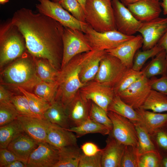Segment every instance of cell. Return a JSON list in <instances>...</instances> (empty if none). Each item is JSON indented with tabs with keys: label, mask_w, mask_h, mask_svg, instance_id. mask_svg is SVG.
<instances>
[{
	"label": "cell",
	"mask_w": 167,
	"mask_h": 167,
	"mask_svg": "<svg viewBox=\"0 0 167 167\" xmlns=\"http://www.w3.org/2000/svg\"><path fill=\"white\" fill-rule=\"evenodd\" d=\"M11 20L23 35L28 52L34 57L46 59L60 70L64 26L49 16L24 7L15 11Z\"/></svg>",
	"instance_id": "obj_1"
},
{
	"label": "cell",
	"mask_w": 167,
	"mask_h": 167,
	"mask_svg": "<svg viewBox=\"0 0 167 167\" xmlns=\"http://www.w3.org/2000/svg\"><path fill=\"white\" fill-rule=\"evenodd\" d=\"M91 51L75 56L59 71L57 80L58 87L55 100L61 101L66 107L85 84L80 81L79 74L83 64Z\"/></svg>",
	"instance_id": "obj_2"
},
{
	"label": "cell",
	"mask_w": 167,
	"mask_h": 167,
	"mask_svg": "<svg viewBox=\"0 0 167 167\" xmlns=\"http://www.w3.org/2000/svg\"><path fill=\"white\" fill-rule=\"evenodd\" d=\"M3 85L21 87L28 90L34 88L41 79L36 70L33 57L26 52L7 67L1 73Z\"/></svg>",
	"instance_id": "obj_3"
},
{
	"label": "cell",
	"mask_w": 167,
	"mask_h": 167,
	"mask_svg": "<svg viewBox=\"0 0 167 167\" xmlns=\"http://www.w3.org/2000/svg\"><path fill=\"white\" fill-rule=\"evenodd\" d=\"M27 49L25 39L11 19L0 25V66L22 56Z\"/></svg>",
	"instance_id": "obj_4"
},
{
	"label": "cell",
	"mask_w": 167,
	"mask_h": 167,
	"mask_svg": "<svg viewBox=\"0 0 167 167\" xmlns=\"http://www.w3.org/2000/svg\"><path fill=\"white\" fill-rule=\"evenodd\" d=\"M111 0H86L85 22L94 30L101 32L117 30Z\"/></svg>",
	"instance_id": "obj_5"
},
{
	"label": "cell",
	"mask_w": 167,
	"mask_h": 167,
	"mask_svg": "<svg viewBox=\"0 0 167 167\" xmlns=\"http://www.w3.org/2000/svg\"><path fill=\"white\" fill-rule=\"evenodd\" d=\"M64 27L63 56L61 69L75 56L93 50L83 32Z\"/></svg>",
	"instance_id": "obj_6"
},
{
	"label": "cell",
	"mask_w": 167,
	"mask_h": 167,
	"mask_svg": "<svg viewBox=\"0 0 167 167\" xmlns=\"http://www.w3.org/2000/svg\"><path fill=\"white\" fill-rule=\"evenodd\" d=\"M84 33L93 50L99 51L113 49L134 36L124 35L117 30L97 32L88 24L85 27Z\"/></svg>",
	"instance_id": "obj_7"
},
{
	"label": "cell",
	"mask_w": 167,
	"mask_h": 167,
	"mask_svg": "<svg viewBox=\"0 0 167 167\" xmlns=\"http://www.w3.org/2000/svg\"><path fill=\"white\" fill-rule=\"evenodd\" d=\"M36 7L38 12L58 21L64 27L84 32L86 23L80 21L65 9L58 2L50 0H37Z\"/></svg>",
	"instance_id": "obj_8"
},
{
	"label": "cell",
	"mask_w": 167,
	"mask_h": 167,
	"mask_svg": "<svg viewBox=\"0 0 167 167\" xmlns=\"http://www.w3.org/2000/svg\"><path fill=\"white\" fill-rule=\"evenodd\" d=\"M107 114L112 123L109 135L126 146L136 147L138 138L135 124L128 118L113 112L108 111Z\"/></svg>",
	"instance_id": "obj_9"
},
{
	"label": "cell",
	"mask_w": 167,
	"mask_h": 167,
	"mask_svg": "<svg viewBox=\"0 0 167 167\" xmlns=\"http://www.w3.org/2000/svg\"><path fill=\"white\" fill-rule=\"evenodd\" d=\"M127 68L118 58L106 52L101 61L94 80L113 88Z\"/></svg>",
	"instance_id": "obj_10"
},
{
	"label": "cell",
	"mask_w": 167,
	"mask_h": 167,
	"mask_svg": "<svg viewBox=\"0 0 167 167\" xmlns=\"http://www.w3.org/2000/svg\"><path fill=\"white\" fill-rule=\"evenodd\" d=\"M87 99L91 101L107 112L108 107L115 94L112 87L94 80L85 84L79 90Z\"/></svg>",
	"instance_id": "obj_11"
},
{
	"label": "cell",
	"mask_w": 167,
	"mask_h": 167,
	"mask_svg": "<svg viewBox=\"0 0 167 167\" xmlns=\"http://www.w3.org/2000/svg\"><path fill=\"white\" fill-rule=\"evenodd\" d=\"M117 30L127 36L138 32L142 22L137 19L119 0H112Z\"/></svg>",
	"instance_id": "obj_12"
},
{
	"label": "cell",
	"mask_w": 167,
	"mask_h": 167,
	"mask_svg": "<svg viewBox=\"0 0 167 167\" xmlns=\"http://www.w3.org/2000/svg\"><path fill=\"white\" fill-rule=\"evenodd\" d=\"M152 90L149 79L143 75L126 89L116 95L136 109L143 105Z\"/></svg>",
	"instance_id": "obj_13"
},
{
	"label": "cell",
	"mask_w": 167,
	"mask_h": 167,
	"mask_svg": "<svg viewBox=\"0 0 167 167\" xmlns=\"http://www.w3.org/2000/svg\"><path fill=\"white\" fill-rule=\"evenodd\" d=\"M167 31V18L158 17L142 22L138 32L143 38V50L155 46Z\"/></svg>",
	"instance_id": "obj_14"
},
{
	"label": "cell",
	"mask_w": 167,
	"mask_h": 167,
	"mask_svg": "<svg viewBox=\"0 0 167 167\" xmlns=\"http://www.w3.org/2000/svg\"><path fill=\"white\" fill-rule=\"evenodd\" d=\"M59 159L58 150L46 142L39 143L28 160V167H54Z\"/></svg>",
	"instance_id": "obj_15"
},
{
	"label": "cell",
	"mask_w": 167,
	"mask_h": 167,
	"mask_svg": "<svg viewBox=\"0 0 167 167\" xmlns=\"http://www.w3.org/2000/svg\"><path fill=\"white\" fill-rule=\"evenodd\" d=\"M143 42L142 36L139 35L106 51L118 58L128 68H131L132 67L135 56L139 49L142 47Z\"/></svg>",
	"instance_id": "obj_16"
},
{
	"label": "cell",
	"mask_w": 167,
	"mask_h": 167,
	"mask_svg": "<svg viewBox=\"0 0 167 167\" xmlns=\"http://www.w3.org/2000/svg\"><path fill=\"white\" fill-rule=\"evenodd\" d=\"M18 119L24 132L38 143L45 142L48 132L51 123L44 118L19 115Z\"/></svg>",
	"instance_id": "obj_17"
},
{
	"label": "cell",
	"mask_w": 167,
	"mask_h": 167,
	"mask_svg": "<svg viewBox=\"0 0 167 167\" xmlns=\"http://www.w3.org/2000/svg\"><path fill=\"white\" fill-rule=\"evenodd\" d=\"M92 102L78 92L66 107L70 123L73 126L80 125L89 117Z\"/></svg>",
	"instance_id": "obj_18"
},
{
	"label": "cell",
	"mask_w": 167,
	"mask_h": 167,
	"mask_svg": "<svg viewBox=\"0 0 167 167\" xmlns=\"http://www.w3.org/2000/svg\"><path fill=\"white\" fill-rule=\"evenodd\" d=\"M158 0H140L127 7L135 17L141 22L149 21L159 16L162 11Z\"/></svg>",
	"instance_id": "obj_19"
},
{
	"label": "cell",
	"mask_w": 167,
	"mask_h": 167,
	"mask_svg": "<svg viewBox=\"0 0 167 167\" xmlns=\"http://www.w3.org/2000/svg\"><path fill=\"white\" fill-rule=\"evenodd\" d=\"M101 152V167H120L126 145L109 135Z\"/></svg>",
	"instance_id": "obj_20"
},
{
	"label": "cell",
	"mask_w": 167,
	"mask_h": 167,
	"mask_svg": "<svg viewBox=\"0 0 167 167\" xmlns=\"http://www.w3.org/2000/svg\"><path fill=\"white\" fill-rule=\"evenodd\" d=\"M77 137L74 133L56 125L51 124L45 142L58 150L77 145Z\"/></svg>",
	"instance_id": "obj_21"
},
{
	"label": "cell",
	"mask_w": 167,
	"mask_h": 167,
	"mask_svg": "<svg viewBox=\"0 0 167 167\" xmlns=\"http://www.w3.org/2000/svg\"><path fill=\"white\" fill-rule=\"evenodd\" d=\"M38 143L24 132L11 142L7 148L26 165L30 155L37 147Z\"/></svg>",
	"instance_id": "obj_22"
},
{
	"label": "cell",
	"mask_w": 167,
	"mask_h": 167,
	"mask_svg": "<svg viewBox=\"0 0 167 167\" xmlns=\"http://www.w3.org/2000/svg\"><path fill=\"white\" fill-rule=\"evenodd\" d=\"M135 110L139 118L137 124L144 128L151 135L167 124V113H156L141 108Z\"/></svg>",
	"instance_id": "obj_23"
},
{
	"label": "cell",
	"mask_w": 167,
	"mask_h": 167,
	"mask_svg": "<svg viewBox=\"0 0 167 167\" xmlns=\"http://www.w3.org/2000/svg\"><path fill=\"white\" fill-rule=\"evenodd\" d=\"M106 51L92 50L83 64L79 74L81 82L85 84L94 80L98 71L101 61Z\"/></svg>",
	"instance_id": "obj_24"
},
{
	"label": "cell",
	"mask_w": 167,
	"mask_h": 167,
	"mask_svg": "<svg viewBox=\"0 0 167 167\" xmlns=\"http://www.w3.org/2000/svg\"><path fill=\"white\" fill-rule=\"evenodd\" d=\"M43 117L52 124L66 129L70 127L66 108L59 101L55 100L50 103Z\"/></svg>",
	"instance_id": "obj_25"
},
{
	"label": "cell",
	"mask_w": 167,
	"mask_h": 167,
	"mask_svg": "<svg viewBox=\"0 0 167 167\" xmlns=\"http://www.w3.org/2000/svg\"><path fill=\"white\" fill-rule=\"evenodd\" d=\"M143 75L148 79L160 75H167V59L164 49L152 60L146 67L142 71Z\"/></svg>",
	"instance_id": "obj_26"
},
{
	"label": "cell",
	"mask_w": 167,
	"mask_h": 167,
	"mask_svg": "<svg viewBox=\"0 0 167 167\" xmlns=\"http://www.w3.org/2000/svg\"><path fill=\"white\" fill-rule=\"evenodd\" d=\"M81 150L77 145L59 150L58 160L54 167H78Z\"/></svg>",
	"instance_id": "obj_27"
},
{
	"label": "cell",
	"mask_w": 167,
	"mask_h": 167,
	"mask_svg": "<svg viewBox=\"0 0 167 167\" xmlns=\"http://www.w3.org/2000/svg\"><path fill=\"white\" fill-rule=\"evenodd\" d=\"M66 129L75 133L77 138L88 134L97 133L103 135H109L111 131L109 127L94 121L89 117L80 125Z\"/></svg>",
	"instance_id": "obj_28"
},
{
	"label": "cell",
	"mask_w": 167,
	"mask_h": 167,
	"mask_svg": "<svg viewBox=\"0 0 167 167\" xmlns=\"http://www.w3.org/2000/svg\"><path fill=\"white\" fill-rule=\"evenodd\" d=\"M33 58L36 73L41 80L48 83L57 81L59 71L54 67L46 59Z\"/></svg>",
	"instance_id": "obj_29"
},
{
	"label": "cell",
	"mask_w": 167,
	"mask_h": 167,
	"mask_svg": "<svg viewBox=\"0 0 167 167\" xmlns=\"http://www.w3.org/2000/svg\"><path fill=\"white\" fill-rule=\"evenodd\" d=\"M24 132L17 119L0 126V148H7L11 142Z\"/></svg>",
	"instance_id": "obj_30"
},
{
	"label": "cell",
	"mask_w": 167,
	"mask_h": 167,
	"mask_svg": "<svg viewBox=\"0 0 167 167\" xmlns=\"http://www.w3.org/2000/svg\"><path fill=\"white\" fill-rule=\"evenodd\" d=\"M108 111L113 112L123 116L135 124L139 122V116L135 109L123 101L117 95H115L109 105Z\"/></svg>",
	"instance_id": "obj_31"
},
{
	"label": "cell",
	"mask_w": 167,
	"mask_h": 167,
	"mask_svg": "<svg viewBox=\"0 0 167 167\" xmlns=\"http://www.w3.org/2000/svg\"><path fill=\"white\" fill-rule=\"evenodd\" d=\"M140 108L156 113L167 112V95L152 89Z\"/></svg>",
	"instance_id": "obj_32"
},
{
	"label": "cell",
	"mask_w": 167,
	"mask_h": 167,
	"mask_svg": "<svg viewBox=\"0 0 167 167\" xmlns=\"http://www.w3.org/2000/svg\"><path fill=\"white\" fill-rule=\"evenodd\" d=\"M17 88L26 97L32 111L40 118H44V114L49 108L50 103L21 87Z\"/></svg>",
	"instance_id": "obj_33"
},
{
	"label": "cell",
	"mask_w": 167,
	"mask_h": 167,
	"mask_svg": "<svg viewBox=\"0 0 167 167\" xmlns=\"http://www.w3.org/2000/svg\"><path fill=\"white\" fill-rule=\"evenodd\" d=\"M135 125L138 138L136 148L139 156L148 152L157 151L151 135L144 128L139 124Z\"/></svg>",
	"instance_id": "obj_34"
},
{
	"label": "cell",
	"mask_w": 167,
	"mask_h": 167,
	"mask_svg": "<svg viewBox=\"0 0 167 167\" xmlns=\"http://www.w3.org/2000/svg\"><path fill=\"white\" fill-rule=\"evenodd\" d=\"M58 87L57 81L48 83L41 81L34 88V93L39 97L50 103L55 100Z\"/></svg>",
	"instance_id": "obj_35"
},
{
	"label": "cell",
	"mask_w": 167,
	"mask_h": 167,
	"mask_svg": "<svg viewBox=\"0 0 167 167\" xmlns=\"http://www.w3.org/2000/svg\"><path fill=\"white\" fill-rule=\"evenodd\" d=\"M143 76L142 71H138L132 68H127L119 81L113 88L115 95L126 89Z\"/></svg>",
	"instance_id": "obj_36"
},
{
	"label": "cell",
	"mask_w": 167,
	"mask_h": 167,
	"mask_svg": "<svg viewBox=\"0 0 167 167\" xmlns=\"http://www.w3.org/2000/svg\"><path fill=\"white\" fill-rule=\"evenodd\" d=\"M164 49L158 44L153 48L137 52L134 58L132 68L136 71H141L143 65L149 59L155 57Z\"/></svg>",
	"instance_id": "obj_37"
},
{
	"label": "cell",
	"mask_w": 167,
	"mask_h": 167,
	"mask_svg": "<svg viewBox=\"0 0 167 167\" xmlns=\"http://www.w3.org/2000/svg\"><path fill=\"white\" fill-rule=\"evenodd\" d=\"M58 2L76 19L86 23L84 9L77 0H60Z\"/></svg>",
	"instance_id": "obj_38"
},
{
	"label": "cell",
	"mask_w": 167,
	"mask_h": 167,
	"mask_svg": "<svg viewBox=\"0 0 167 167\" xmlns=\"http://www.w3.org/2000/svg\"><path fill=\"white\" fill-rule=\"evenodd\" d=\"M19 115L12 103H0V126L17 119Z\"/></svg>",
	"instance_id": "obj_39"
},
{
	"label": "cell",
	"mask_w": 167,
	"mask_h": 167,
	"mask_svg": "<svg viewBox=\"0 0 167 167\" xmlns=\"http://www.w3.org/2000/svg\"><path fill=\"white\" fill-rule=\"evenodd\" d=\"M89 118L94 121L110 128H112V123L105 110L92 102Z\"/></svg>",
	"instance_id": "obj_40"
},
{
	"label": "cell",
	"mask_w": 167,
	"mask_h": 167,
	"mask_svg": "<svg viewBox=\"0 0 167 167\" xmlns=\"http://www.w3.org/2000/svg\"><path fill=\"white\" fill-rule=\"evenodd\" d=\"M139 157L136 147L126 146L122 159L120 167H139Z\"/></svg>",
	"instance_id": "obj_41"
},
{
	"label": "cell",
	"mask_w": 167,
	"mask_h": 167,
	"mask_svg": "<svg viewBox=\"0 0 167 167\" xmlns=\"http://www.w3.org/2000/svg\"><path fill=\"white\" fill-rule=\"evenodd\" d=\"M161 159L157 151L145 153L139 156V167H161Z\"/></svg>",
	"instance_id": "obj_42"
},
{
	"label": "cell",
	"mask_w": 167,
	"mask_h": 167,
	"mask_svg": "<svg viewBox=\"0 0 167 167\" xmlns=\"http://www.w3.org/2000/svg\"><path fill=\"white\" fill-rule=\"evenodd\" d=\"M12 103L20 115L40 118L32 111L27 99L24 95L13 96Z\"/></svg>",
	"instance_id": "obj_43"
},
{
	"label": "cell",
	"mask_w": 167,
	"mask_h": 167,
	"mask_svg": "<svg viewBox=\"0 0 167 167\" xmlns=\"http://www.w3.org/2000/svg\"><path fill=\"white\" fill-rule=\"evenodd\" d=\"M151 135L157 151L167 152V124Z\"/></svg>",
	"instance_id": "obj_44"
},
{
	"label": "cell",
	"mask_w": 167,
	"mask_h": 167,
	"mask_svg": "<svg viewBox=\"0 0 167 167\" xmlns=\"http://www.w3.org/2000/svg\"><path fill=\"white\" fill-rule=\"evenodd\" d=\"M102 151L95 155L91 156L81 153L78 167H101Z\"/></svg>",
	"instance_id": "obj_45"
},
{
	"label": "cell",
	"mask_w": 167,
	"mask_h": 167,
	"mask_svg": "<svg viewBox=\"0 0 167 167\" xmlns=\"http://www.w3.org/2000/svg\"><path fill=\"white\" fill-rule=\"evenodd\" d=\"M149 79L152 90L167 95V75L161 76L159 78L154 76Z\"/></svg>",
	"instance_id": "obj_46"
},
{
	"label": "cell",
	"mask_w": 167,
	"mask_h": 167,
	"mask_svg": "<svg viewBox=\"0 0 167 167\" xmlns=\"http://www.w3.org/2000/svg\"><path fill=\"white\" fill-rule=\"evenodd\" d=\"M16 160H18L16 156L7 148H0V167H7Z\"/></svg>",
	"instance_id": "obj_47"
},
{
	"label": "cell",
	"mask_w": 167,
	"mask_h": 167,
	"mask_svg": "<svg viewBox=\"0 0 167 167\" xmlns=\"http://www.w3.org/2000/svg\"><path fill=\"white\" fill-rule=\"evenodd\" d=\"M80 149L84 154L88 156L95 155L102 150L95 143L89 142L84 143Z\"/></svg>",
	"instance_id": "obj_48"
},
{
	"label": "cell",
	"mask_w": 167,
	"mask_h": 167,
	"mask_svg": "<svg viewBox=\"0 0 167 167\" xmlns=\"http://www.w3.org/2000/svg\"><path fill=\"white\" fill-rule=\"evenodd\" d=\"M13 96L6 88L3 85H0V103H12Z\"/></svg>",
	"instance_id": "obj_49"
},
{
	"label": "cell",
	"mask_w": 167,
	"mask_h": 167,
	"mask_svg": "<svg viewBox=\"0 0 167 167\" xmlns=\"http://www.w3.org/2000/svg\"><path fill=\"white\" fill-rule=\"evenodd\" d=\"M157 44L165 50L167 59V31Z\"/></svg>",
	"instance_id": "obj_50"
},
{
	"label": "cell",
	"mask_w": 167,
	"mask_h": 167,
	"mask_svg": "<svg viewBox=\"0 0 167 167\" xmlns=\"http://www.w3.org/2000/svg\"><path fill=\"white\" fill-rule=\"evenodd\" d=\"M27 167L26 165L19 160H15L8 165L7 167Z\"/></svg>",
	"instance_id": "obj_51"
},
{
	"label": "cell",
	"mask_w": 167,
	"mask_h": 167,
	"mask_svg": "<svg viewBox=\"0 0 167 167\" xmlns=\"http://www.w3.org/2000/svg\"><path fill=\"white\" fill-rule=\"evenodd\" d=\"M160 153L161 157V167H167V152Z\"/></svg>",
	"instance_id": "obj_52"
},
{
	"label": "cell",
	"mask_w": 167,
	"mask_h": 167,
	"mask_svg": "<svg viewBox=\"0 0 167 167\" xmlns=\"http://www.w3.org/2000/svg\"><path fill=\"white\" fill-rule=\"evenodd\" d=\"M124 5L126 6L134 3L140 0H119Z\"/></svg>",
	"instance_id": "obj_53"
},
{
	"label": "cell",
	"mask_w": 167,
	"mask_h": 167,
	"mask_svg": "<svg viewBox=\"0 0 167 167\" xmlns=\"http://www.w3.org/2000/svg\"><path fill=\"white\" fill-rule=\"evenodd\" d=\"M161 4L164 9L167 10V0H162Z\"/></svg>",
	"instance_id": "obj_54"
},
{
	"label": "cell",
	"mask_w": 167,
	"mask_h": 167,
	"mask_svg": "<svg viewBox=\"0 0 167 167\" xmlns=\"http://www.w3.org/2000/svg\"><path fill=\"white\" fill-rule=\"evenodd\" d=\"M77 0L82 5L83 7L84 10V7L87 0Z\"/></svg>",
	"instance_id": "obj_55"
},
{
	"label": "cell",
	"mask_w": 167,
	"mask_h": 167,
	"mask_svg": "<svg viewBox=\"0 0 167 167\" xmlns=\"http://www.w3.org/2000/svg\"><path fill=\"white\" fill-rule=\"evenodd\" d=\"M9 1V0H0V4H4Z\"/></svg>",
	"instance_id": "obj_56"
},
{
	"label": "cell",
	"mask_w": 167,
	"mask_h": 167,
	"mask_svg": "<svg viewBox=\"0 0 167 167\" xmlns=\"http://www.w3.org/2000/svg\"><path fill=\"white\" fill-rule=\"evenodd\" d=\"M60 0H52V1L55 2H58Z\"/></svg>",
	"instance_id": "obj_57"
},
{
	"label": "cell",
	"mask_w": 167,
	"mask_h": 167,
	"mask_svg": "<svg viewBox=\"0 0 167 167\" xmlns=\"http://www.w3.org/2000/svg\"><path fill=\"white\" fill-rule=\"evenodd\" d=\"M158 0L160 1V0Z\"/></svg>",
	"instance_id": "obj_58"
}]
</instances>
